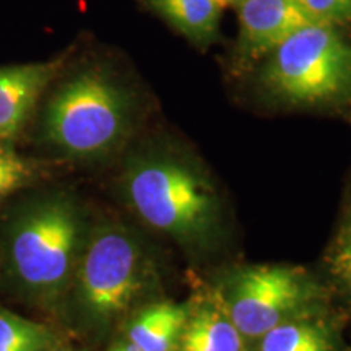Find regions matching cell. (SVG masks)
<instances>
[{
	"mask_svg": "<svg viewBox=\"0 0 351 351\" xmlns=\"http://www.w3.org/2000/svg\"><path fill=\"white\" fill-rule=\"evenodd\" d=\"M52 351V350H51ZM54 351H67V350H54Z\"/></svg>",
	"mask_w": 351,
	"mask_h": 351,
	"instance_id": "d6986e66",
	"label": "cell"
},
{
	"mask_svg": "<svg viewBox=\"0 0 351 351\" xmlns=\"http://www.w3.org/2000/svg\"><path fill=\"white\" fill-rule=\"evenodd\" d=\"M80 241V219L65 199L39 204L16 223L12 263L25 287L54 295L67 282Z\"/></svg>",
	"mask_w": 351,
	"mask_h": 351,
	"instance_id": "277c9868",
	"label": "cell"
},
{
	"mask_svg": "<svg viewBox=\"0 0 351 351\" xmlns=\"http://www.w3.org/2000/svg\"><path fill=\"white\" fill-rule=\"evenodd\" d=\"M54 343L56 337L47 326L0 311V351H51Z\"/></svg>",
	"mask_w": 351,
	"mask_h": 351,
	"instance_id": "4fadbf2b",
	"label": "cell"
},
{
	"mask_svg": "<svg viewBox=\"0 0 351 351\" xmlns=\"http://www.w3.org/2000/svg\"><path fill=\"white\" fill-rule=\"evenodd\" d=\"M187 315V304L158 302L148 306L132 319L127 339L143 351H173L178 348Z\"/></svg>",
	"mask_w": 351,
	"mask_h": 351,
	"instance_id": "30bf717a",
	"label": "cell"
},
{
	"mask_svg": "<svg viewBox=\"0 0 351 351\" xmlns=\"http://www.w3.org/2000/svg\"><path fill=\"white\" fill-rule=\"evenodd\" d=\"M56 69V64L0 67V140L19 134Z\"/></svg>",
	"mask_w": 351,
	"mask_h": 351,
	"instance_id": "9c48e42d",
	"label": "cell"
},
{
	"mask_svg": "<svg viewBox=\"0 0 351 351\" xmlns=\"http://www.w3.org/2000/svg\"><path fill=\"white\" fill-rule=\"evenodd\" d=\"M109 351H143V350L138 348L137 345L132 343V341H127V343L116 345V346H114V348H111Z\"/></svg>",
	"mask_w": 351,
	"mask_h": 351,
	"instance_id": "e0dca14e",
	"label": "cell"
},
{
	"mask_svg": "<svg viewBox=\"0 0 351 351\" xmlns=\"http://www.w3.org/2000/svg\"><path fill=\"white\" fill-rule=\"evenodd\" d=\"M127 192L148 225L184 243L207 238L217 225L218 205L212 187L178 161L138 165L130 171Z\"/></svg>",
	"mask_w": 351,
	"mask_h": 351,
	"instance_id": "7a4b0ae2",
	"label": "cell"
},
{
	"mask_svg": "<svg viewBox=\"0 0 351 351\" xmlns=\"http://www.w3.org/2000/svg\"><path fill=\"white\" fill-rule=\"evenodd\" d=\"M328 267L351 296V223L337 236L328 254Z\"/></svg>",
	"mask_w": 351,
	"mask_h": 351,
	"instance_id": "5bb4252c",
	"label": "cell"
},
{
	"mask_svg": "<svg viewBox=\"0 0 351 351\" xmlns=\"http://www.w3.org/2000/svg\"><path fill=\"white\" fill-rule=\"evenodd\" d=\"M258 340V351H333L330 332L311 320H287Z\"/></svg>",
	"mask_w": 351,
	"mask_h": 351,
	"instance_id": "7c38bea8",
	"label": "cell"
},
{
	"mask_svg": "<svg viewBox=\"0 0 351 351\" xmlns=\"http://www.w3.org/2000/svg\"><path fill=\"white\" fill-rule=\"evenodd\" d=\"M0 150H3V147H2V145H0Z\"/></svg>",
	"mask_w": 351,
	"mask_h": 351,
	"instance_id": "ffe728a7",
	"label": "cell"
},
{
	"mask_svg": "<svg viewBox=\"0 0 351 351\" xmlns=\"http://www.w3.org/2000/svg\"><path fill=\"white\" fill-rule=\"evenodd\" d=\"M32 176V169L20 156L0 150V200H3L12 192L19 191Z\"/></svg>",
	"mask_w": 351,
	"mask_h": 351,
	"instance_id": "9a60e30c",
	"label": "cell"
},
{
	"mask_svg": "<svg viewBox=\"0 0 351 351\" xmlns=\"http://www.w3.org/2000/svg\"><path fill=\"white\" fill-rule=\"evenodd\" d=\"M129 101L103 73L88 70L65 83L49 101L46 135L73 155L106 152L124 134Z\"/></svg>",
	"mask_w": 351,
	"mask_h": 351,
	"instance_id": "3957f363",
	"label": "cell"
},
{
	"mask_svg": "<svg viewBox=\"0 0 351 351\" xmlns=\"http://www.w3.org/2000/svg\"><path fill=\"white\" fill-rule=\"evenodd\" d=\"M320 23L333 26L351 23V0H298Z\"/></svg>",
	"mask_w": 351,
	"mask_h": 351,
	"instance_id": "2e32d148",
	"label": "cell"
},
{
	"mask_svg": "<svg viewBox=\"0 0 351 351\" xmlns=\"http://www.w3.org/2000/svg\"><path fill=\"white\" fill-rule=\"evenodd\" d=\"M143 258L135 241L119 230L101 231L82 262V304L96 319L116 317L143 291Z\"/></svg>",
	"mask_w": 351,
	"mask_h": 351,
	"instance_id": "8992f818",
	"label": "cell"
},
{
	"mask_svg": "<svg viewBox=\"0 0 351 351\" xmlns=\"http://www.w3.org/2000/svg\"><path fill=\"white\" fill-rule=\"evenodd\" d=\"M313 296V287L301 270L282 265H256L232 276L225 296L228 313L245 340L291 320Z\"/></svg>",
	"mask_w": 351,
	"mask_h": 351,
	"instance_id": "5b68a950",
	"label": "cell"
},
{
	"mask_svg": "<svg viewBox=\"0 0 351 351\" xmlns=\"http://www.w3.org/2000/svg\"><path fill=\"white\" fill-rule=\"evenodd\" d=\"M243 2H244V0H221L223 5H230V7H234V8H238Z\"/></svg>",
	"mask_w": 351,
	"mask_h": 351,
	"instance_id": "ac0fdd59",
	"label": "cell"
},
{
	"mask_svg": "<svg viewBox=\"0 0 351 351\" xmlns=\"http://www.w3.org/2000/svg\"><path fill=\"white\" fill-rule=\"evenodd\" d=\"M238 10V52L245 60L269 56L298 29L317 21L298 0H244Z\"/></svg>",
	"mask_w": 351,
	"mask_h": 351,
	"instance_id": "52a82bcc",
	"label": "cell"
},
{
	"mask_svg": "<svg viewBox=\"0 0 351 351\" xmlns=\"http://www.w3.org/2000/svg\"><path fill=\"white\" fill-rule=\"evenodd\" d=\"M156 13L197 46L217 38L221 0H147Z\"/></svg>",
	"mask_w": 351,
	"mask_h": 351,
	"instance_id": "8fae6325",
	"label": "cell"
},
{
	"mask_svg": "<svg viewBox=\"0 0 351 351\" xmlns=\"http://www.w3.org/2000/svg\"><path fill=\"white\" fill-rule=\"evenodd\" d=\"M261 82L287 103H345L351 99V43L333 25H306L270 52Z\"/></svg>",
	"mask_w": 351,
	"mask_h": 351,
	"instance_id": "6da1fadb",
	"label": "cell"
},
{
	"mask_svg": "<svg viewBox=\"0 0 351 351\" xmlns=\"http://www.w3.org/2000/svg\"><path fill=\"white\" fill-rule=\"evenodd\" d=\"M187 307L179 351H245V339L228 313L225 296L208 289Z\"/></svg>",
	"mask_w": 351,
	"mask_h": 351,
	"instance_id": "ba28073f",
	"label": "cell"
}]
</instances>
